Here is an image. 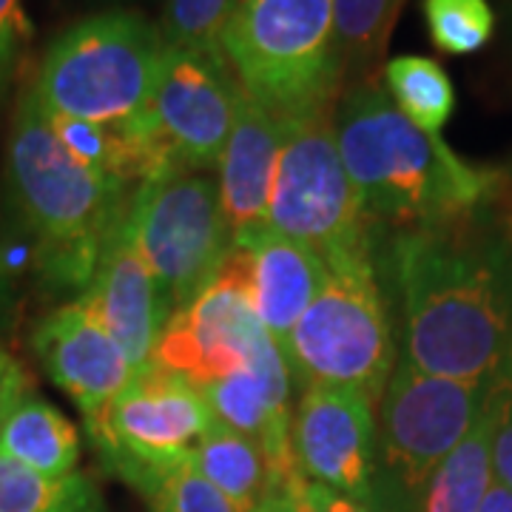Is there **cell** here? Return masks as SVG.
<instances>
[{
  "label": "cell",
  "instance_id": "cell-19",
  "mask_svg": "<svg viewBox=\"0 0 512 512\" xmlns=\"http://www.w3.org/2000/svg\"><path fill=\"white\" fill-rule=\"evenodd\" d=\"M0 453L43 476H72L80 461V433L55 404L26 393L0 419Z\"/></svg>",
  "mask_w": 512,
  "mask_h": 512
},
{
  "label": "cell",
  "instance_id": "cell-24",
  "mask_svg": "<svg viewBox=\"0 0 512 512\" xmlns=\"http://www.w3.org/2000/svg\"><path fill=\"white\" fill-rule=\"evenodd\" d=\"M421 15L430 43L441 55L450 57H467L487 49L498 26L490 0H424Z\"/></svg>",
  "mask_w": 512,
  "mask_h": 512
},
{
  "label": "cell",
  "instance_id": "cell-7",
  "mask_svg": "<svg viewBox=\"0 0 512 512\" xmlns=\"http://www.w3.org/2000/svg\"><path fill=\"white\" fill-rule=\"evenodd\" d=\"M282 356L296 387H350L379 404L396 367V339L376 262L328 271Z\"/></svg>",
  "mask_w": 512,
  "mask_h": 512
},
{
  "label": "cell",
  "instance_id": "cell-28",
  "mask_svg": "<svg viewBox=\"0 0 512 512\" xmlns=\"http://www.w3.org/2000/svg\"><path fill=\"white\" fill-rule=\"evenodd\" d=\"M285 495L293 501L296 512H384V507H379V504L359 501L353 495L339 493L333 487H325L319 481L305 478L302 473L285 487Z\"/></svg>",
  "mask_w": 512,
  "mask_h": 512
},
{
  "label": "cell",
  "instance_id": "cell-11",
  "mask_svg": "<svg viewBox=\"0 0 512 512\" xmlns=\"http://www.w3.org/2000/svg\"><path fill=\"white\" fill-rule=\"evenodd\" d=\"M239 103L242 89L225 57L165 49L146 123L174 174H200L220 163Z\"/></svg>",
  "mask_w": 512,
  "mask_h": 512
},
{
  "label": "cell",
  "instance_id": "cell-9",
  "mask_svg": "<svg viewBox=\"0 0 512 512\" xmlns=\"http://www.w3.org/2000/svg\"><path fill=\"white\" fill-rule=\"evenodd\" d=\"M214 421L200 384L148 362L86 433L106 470L146 495L160 476L191 458Z\"/></svg>",
  "mask_w": 512,
  "mask_h": 512
},
{
  "label": "cell",
  "instance_id": "cell-21",
  "mask_svg": "<svg viewBox=\"0 0 512 512\" xmlns=\"http://www.w3.org/2000/svg\"><path fill=\"white\" fill-rule=\"evenodd\" d=\"M382 86L399 114L430 137H441L456 111L453 77L433 57L399 55L387 60Z\"/></svg>",
  "mask_w": 512,
  "mask_h": 512
},
{
  "label": "cell",
  "instance_id": "cell-13",
  "mask_svg": "<svg viewBox=\"0 0 512 512\" xmlns=\"http://www.w3.org/2000/svg\"><path fill=\"white\" fill-rule=\"evenodd\" d=\"M291 453L305 478L379 504L376 402L365 393L333 384L299 387Z\"/></svg>",
  "mask_w": 512,
  "mask_h": 512
},
{
  "label": "cell",
  "instance_id": "cell-18",
  "mask_svg": "<svg viewBox=\"0 0 512 512\" xmlns=\"http://www.w3.org/2000/svg\"><path fill=\"white\" fill-rule=\"evenodd\" d=\"M504 379L495 382L490 402L476 427L470 430V436L441 461L439 470L427 481L416 512H476L478 504L484 501L495 481L493 439L504 404Z\"/></svg>",
  "mask_w": 512,
  "mask_h": 512
},
{
  "label": "cell",
  "instance_id": "cell-27",
  "mask_svg": "<svg viewBox=\"0 0 512 512\" xmlns=\"http://www.w3.org/2000/svg\"><path fill=\"white\" fill-rule=\"evenodd\" d=\"M32 40V23L23 12V0H0V100L6 97L20 57Z\"/></svg>",
  "mask_w": 512,
  "mask_h": 512
},
{
  "label": "cell",
  "instance_id": "cell-14",
  "mask_svg": "<svg viewBox=\"0 0 512 512\" xmlns=\"http://www.w3.org/2000/svg\"><path fill=\"white\" fill-rule=\"evenodd\" d=\"M32 350L43 373L77 404L86 427L106 416L134 373L109 330L80 302L46 313L32 330Z\"/></svg>",
  "mask_w": 512,
  "mask_h": 512
},
{
  "label": "cell",
  "instance_id": "cell-20",
  "mask_svg": "<svg viewBox=\"0 0 512 512\" xmlns=\"http://www.w3.org/2000/svg\"><path fill=\"white\" fill-rule=\"evenodd\" d=\"M191 464L239 512H254L259 501L271 493V467L262 447L220 421H214L194 447Z\"/></svg>",
  "mask_w": 512,
  "mask_h": 512
},
{
  "label": "cell",
  "instance_id": "cell-6",
  "mask_svg": "<svg viewBox=\"0 0 512 512\" xmlns=\"http://www.w3.org/2000/svg\"><path fill=\"white\" fill-rule=\"evenodd\" d=\"M268 231L311 248L328 271L376 262V228L342 163L333 114L285 126Z\"/></svg>",
  "mask_w": 512,
  "mask_h": 512
},
{
  "label": "cell",
  "instance_id": "cell-35",
  "mask_svg": "<svg viewBox=\"0 0 512 512\" xmlns=\"http://www.w3.org/2000/svg\"><path fill=\"white\" fill-rule=\"evenodd\" d=\"M86 512H103V504H94L92 510H86Z\"/></svg>",
  "mask_w": 512,
  "mask_h": 512
},
{
  "label": "cell",
  "instance_id": "cell-22",
  "mask_svg": "<svg viewBox=\"0 0 512 512\" xmlns=\"http://www.w3.org/2000/svg\"><path fill=\"white\" fill-rule=\"evenodd\" d=\"M404 0H333V32L345 86L379 72Z\"/></svg>",
  "mask_w": 512,
  "mask_h": 512
},
{
  "label": "cell",
  "instance_id": "cell-32",
  "mask_svg": "<svg viewBox=\"0 0 512 512\" xmlns=\"http://www.w3.org/2000/svg\"><path fill=\"white\" fill-rule=\"evenodd\" d=\"M254 512H296V510H293V501L288 498V495L271 490V493L259 501V507H256Z\"/></svg>",
  "mask_w": 512,
  "mask_h": 512
},
{
  "label": "cell",
  "instance_id": "cell-4",
  "mask_svg": "<svg viewBox=\"0 0 512 512\" xmlns=\"http://www.w3.org/2000/svg\"><path fill=\"white\" fill-rule=\"evenodd\" d=\"M239 89L276 120L330 117L345 92L333 0H248L220 37Z\"/></svg>",
  "mask_w": 512,
  "mask_h": 512
},
{
  "label": "cell",
  "instance_id": "cell-25",
  "mask_svg": "<svg viewBox=\"0 0 512 512\" xmlns=\"http://www.w3.org/2000/svg\"><path fill=\"white\" fill-rule=\"evenodd\" d=\"M237 0H168L163 12L165 49L222 55L220 37Z\"/></svg>",
  "mask_w": 512,
  "mask_h": 512
},
{
  "label": "cell",
  "instance_id": "cell-30",
  "mask_svg": "<svg viewBox=\"0 0 512 512\" xmlns=\"http://www.w3.org/2000/svg\"><path fill=\"white\" fill-rule=\"evenodd\" d=\"M29 393V376L12 353L0 348V419Z\"/></svg>",
  "mask_w": 512,
  "mask_h": 512
},
{
  "label": "cell",
  "instance_id": "cell-5",
  "mask_svg": "<svg viewBox=\"0 0 512 512\" xmlns=\"http://www.w3.org/2000/svg\"><path fill=\"white\" fill-rule=\"evenodd\" d=\"M165 40L157 23L134 9L77 20L46 49L32 83L49 117L131 123L148 109Z\"/></svg>",
  "mask_w": 512,
  "mask_h": 512
},
{
  "label": "cell",
  "instance_id": "cell-17",
  "mask_svg": "<svg viewBox=\"0 0 512 512\" xmlns=\"http://www.w3.org/2000/svg\"><path fill=\"white\" fill-rule=\"evenodd\" d=\"M237 245L248 262V288L256 319L282 350L293 325L325 285L328 268L311 248L274 231H262Z\"/></svg>",
  "mask_w": 512,
  "mask_h": 512
},
{
  "label": "cell",
  "instance_id": "cell-26",
  "mask_svg": "<svg viewBox=\"0 0 512 512\" xmlns=\"http://www.w3.org/2000/svg\"><path fill=\"white\" fill-rule=\"evenodd\" d=\"M143 498L151 512H239L211 481L194 470L191 458L160 476Z\"/></svg>",
  "mask_w": 512,
  "mask_h": 512
},
{
  "label": "cell",
  "instance_id": "cell-10",
  "mask_svg": "<svg viewBox=\"0 0 512 512\" xmlns=\"http://www.w3.org/2000/svg\"><path fill=\"white\" fill-rule=\"evenodd\" d=\"M126 231L171 313L217 276L234 248L220 188L205 174L140 185L128 205Z\"/></svg>",
  "mask_w": 512,
  "mask_h": 512
},
{
  "label": "cell",
  "instance_id": "cell-3",
  "mask_svg": "<svg viewBox=\"0 0 512 512\" xmlns=\"http://www.w3.org/2000/svg\"><path fill=\"white\" fill-rule=\"evenodd\" d=\"M6 191L35 237V262L60 291H86L134 188L100 177L57 140L32 86L18 97L6 143Z\"/></svg>",
  "mask_w": 512,
  "mask_h": 512
},
{
  "label": "cell",
  "instance_id": "cell-33",
  "mask_svg": "<svg viewBox=\"0 0 512 512\" xmlns=\"http://www.w3.org/2000/svg\"><path fill=\"white\" fill-rule=\"evenodd\" d=\"M507 18H510V32H512V0H507Z\"/></svg>",
  "mask_w": 512,
  "mask_h": 512
},
{
  "label": "cell",
  "instance_id": "cell-34",
  "mask_svg": "<svg viewBox=\"0 0 512 512\" xmlns=\"http://www.w3.org/2000/svg\"><path fill=\"white\" fill-rule=\"evenodd\" d=\"M504 171H507V174H510V177H512V157H510V160H507V165H504Z\"/></svg>",
  "mask_w": 512,
  "mask_h": 512
},
{
  "label": "cell",
  "instance_id": "cell-15",
  "mask_svg": "<svg viewBox=\"0 0 512 512\" xmlns=\"http://www.w3.org/2000/svg\"><path fill=\"white\" fill-rule=\"evenodd\" d=\"M77 302L109 330L134 370L154 359L171 311L165 308L154 276L128 237L126 220L103 248L92 282Z\"/></svg>",
  "mask_w": 512,
  "mask_h": 512
},
{
  "label": "cell",
  "instance_id": "cell-23",
  "mask_svg": "<svg viewBox=\"0 0 512 512\" xmlns=\"http://www.w3.org/2000/svg\"><path fill=\"white\" fill-rule=\"evenodd\" d=\"M94 504L100 495L89 476H43L0 453V512H86Z\"/></svg>",
  "mask_w": 512,
  "mask_h": 512
},
{
  "label": "cell",
  "instance_id": "cell-29",
  "mask_svg": "<svg viewBox=\"0 0 512 512\" xmlns=\"http://www.w3.org/2000/svg\"><path fill=\"white\" fill-rule=\"evenodd\" d=\"M493 476L512 490V373L504 379V404L493 439Z\"/></svg>",
  "mask_w": 512,
  "mask_h": 512
},
{
  "label": "cell",
  "instance_id": "cell-31",
  "mask_svg": "<svg viewBox=\"0 0 512 512\" xmlns=\"http://www.w3.org/2000/svg\"><path fill=\"white\" fill-rule=\"evenodd\" d=\"M476 512H512V490H507L504 484L493 481V487L487 490V495L478 504Z\"/></svg>",
  "mask_w": 512,
  "mask_h": 512
},
{
  "label": "cell",
  "instance_id": "cell-8",
  "mask_svg": "<svg viewBox=\"0 0 512 512\" xmlns=\"http://www.w3.org/2000/svg\"><path fill=\"white\" fill-rule=\"evenodd\" d=\"M495 382L433 376L407 356L384 384L376 416L379 504L416 512L427 481L481 419Z\"/></svg>",
  "mask_w": 512,
  "mask_h": 512
},
{
  "label": "cell",
  "instance_id": "cell-1",
  "mask_svg": "<svg viewBox=\"0 0 512 512\" xmlns=\"http://www.w3.org/2000/svg\"><path fill=\"white\" fill-rule=\"evenodd\" d=\"M404 356L461 382L512 373V197L456 220L393 231Z\"/></svg>",
  "mask_w": 512,
  "mask_h": 512
},
{
  "label": "cell",
  "instance_id": "cell-12",
  "mask_svg": "<svg viewBox=\"0 0 512 512\" xmlns=\"http://www.w3.org/2000/svg\"><path fill=\"white\" fill-rule=\"evenodd\" d=\"M265 339L268 330L251 302L245 251L234 245L217 276L185 308L171 313L151 362L205 387L248 365Z\"/></svg>",
  "mask_w": 512,
  "mask_h": 512
},
{
  "label": "cell",
  "instance_id": "cell-16",
  "mask_svg": "<svg viewBox=\"0 0 512 512\" xmlns=\"http://www.w3.org/2000/svg\"><path fill=\"white\" fill-rule=\"evenodd\" d=\"M282 143L285 123L242 94L237 123L217 163V188L234 245L268 231V205Z\"/></svg>",
  "mask_w": 512,
  "mask_h": 512
},
{
  "label": "cell",
  "instance_id": "cell-2",
  "mask_svg": "<svg viewBox=\"0 0 512 512\" xmlns=\"http://www.w3.org/2000/svg\"><path fill=\"white\" fill-rule=\"evenodd\" d=\"M333 128L373 228L404 231L456 220L512 197L504 165L470 163L441 137L413 126L390 103L379 74L345 86Z\"/></svg>",
  "mask_w": 512,
  "mask_h": 512
},
{
  "label": "cell",
  "instance_id": "cell-37",
  "mask_svg": "<svg viewBox=\"0 0 512 512\" xmlns=\"http://www.w3.org/2000/svg\"><path fill=\"white\" fill-rule=\"evenodd\" d=\"M0 282H3V276H0Z\"/></svg>",
  "mask_w": 512,
  "mask_h": 512
},
{
  "label": "cell",
  "instance_id": "cell-36",
  "mask_svg": "<svg viewBox=\"0 0 512 512\" xmlns=\"http://www.w3.org/2000/svg\"><path fill=\"white\" fill-rule=\"evenodd\" d=\"M245 3H248V0H237V6H234V9H239V6H245Z\"/></svg>",
  "mask_w": 512,
  "mask_h": 512
}]
</instances>
